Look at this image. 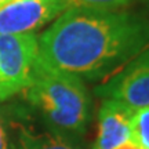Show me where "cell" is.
<instances>
[{"mask_svg": "<svg viewBox=\"0 0 149 149\" xmlns=\"http://www.w3.org/2000/svg\"><path fill=\"white\" fill-rule=\"evenodd\" d=\"M37 42L40 58L50 66L80 79H108L149 47V19L68 7Z\"/></svg>", "mask_w": 149, "mask_h": 149, "instance_id": "6da1fadb", "label": "cell"}, {"mask_svg": "<svg viewBox=\"0 0 149 149\" xmlns=\"http://www.w3.org/2000/svg\"><path fill=\"white\" fill-rule=\"evenodd\" d=\"M22 91L53 133L69 139L84 134L91 102L80 77L55 69L39 57L32 80Z\"/></svg>", "mask_w": 149, "mask_h": 149, "instance_id": "7a4b0ae2", "label": "cell"}, {"mask_svg": "<svg viewBox=\"0 0 149 149\" xmlns=\"http://www.w3.org/2000/svg\"><path fill=\"white\" fill-rule=\"evenodd\" d=\"M39 57V42L33 33L0 35V101L31 83Z\"/></svg>", "mask_w": 149, "mask_h": 149, "instance_id": "3957f363", "label": "cell"}, {"mask_svg": "<svg viewBox=\"0 0 149 149\" xmlns=\"http://www.w3.org/2000/svg\"><path fill=\"white\" fill-rule=\"evenodd\" d=\"M97 94L116 100L133 111L149 107V47L107 80Z\"/></svg>", "mask_w": 149, "mask_h": 149, "instance_id": "277c9868", "label": "cell"}, {"mask_svg": "<svg viewBox=\"0 0 149 149\" xmlns=\"http://www.w3.org/2000/svg\"><path fill=\"white\" fill-rule=\"evenodd\" d=\"M68 7V0H14L0 10V35L33 33Z\"/></svg>", "mask_w": 149, "mask_h": 149, "instance_id": "5b68a950", "label": "cell"}, {"mask_svg": "<svg viewBox=\"0 0 149 149\" xmlns=\"http://www.w3.org/2000/svg\"><path fill=\"white\" fill-rule=\"evenodd\" d=\"M131 108L111 98H104L98 112V137L93 149H115L130 141Z\"/></svg>", "mask_w": 149, "mask_h": 149, "instance_id": "8992f818", "label": "cell"}, {"mask_svg": "<svg viewBox=\"0 0 149 149\" xmlns=\"http://www.w3.org/2000/svg\"><path fill=\"white\" fill-rule=\"evenodd\" d=\"M14 137L10 149H81L73 142V139L62 137L53 131L35 133L21 123L13 127Z\"/></svg>", "mask_w": 149, "mask_h": 149, "instance_id": "52a82bcc", "label": "cell"}, {"mask_svg": "<svg viewBox=\"0 0 149 149\" xmlns=\"http://www.w3.org/2000/svg\"><path fill=\"white\" fill-rule=\"evenodd\" d=\"M130 141L142 149H149V107L134 112L130 126Z\"/></svg>", "mask_w": 149, "mask_h": 149, "instance_id": "ba28073f", "label": "cell"}, {"mask_svg": "<svg viewBox=\"0 0 149 149\" xmlns=\"http://www.w3.org/2000/svg\"><path fill=\"white\" fill-rule=\"evenodd\" d=\"M131 0H68L69 7L88 8L97 11H116L127 6Z\"/></svg>", "mask_w": 149, "mask_h": 149, "instance_id": "9c48e42d", "label": "cell"}, {"mask_svg": "<svg viewBox=\"0 0 149 149\" xmlns=\"http://www.w3.org/2000/svg\"><path fill=\"white\" fill-rule=\"evenodd\" d=\"M0 149H10V142L7 137V128H6L4 119L0 113Z\"/></svg>", "mask_w": 149, "mask_h": 149, "instance_id": "30bf717a", "label": "cell"}, {"mask_svg": "<svg viewBox=\"0 0 149 149\" xmlns=\"http://www.w3.org/2000/svg\"><path fill=\"white\" fill-rule=\"evenodd\" d=\"M115 149H142V148L137 146V145L133 144L131 141H127V142H124L123 145H120V146H117V148H115Z\"/></svg>", "mask_w": 149, "mask_h": 149, "instance_id": "8fae6325", "label": "cell"}, {"mask_svg": "<svg viewBox=\"0 0 149 149\" xmlns=\"http://www.w3.org/2000/svg\"><path fill=\"white\" fill-rule=\"evenodd\" d=\"M11 1H14V0H0V10L4 7V6H7V4H10Z\"/></svg>", "mask_w": 149, "mask_h": 149, "instance_id": "7c38bea8", "label": "cell"}, {"mask_svg": "<svg viewBox=\"0 0 149 149\" xmlns=\"http://www.w3.org/2000/svg\"><path fill=\"white\" fill-rule=\"evenodd\" d=\"M145 1H146V3H148V6H149V0H145Z\"/></svg>", "mask_w": 149, "mask_h": 149, "instance_id": "4fadbf2b", "label": "cell"}]
</instances>
